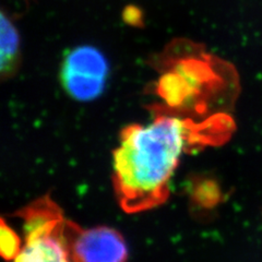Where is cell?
I'll list each match as a JSON object with an SVG mask.
<instances>
[{
	"instance_id": "1",
	"label": "cell",
	"mask_w": 262,
	"mask_h": 262,
	"mask_svg": "<svg viewBox=\"0 0 262 262\" xmlns=\"http://www.w3.org/2000/svg\"><path fill=\"white\" fill-rule=\"evenodd\" d=\"M235 129V120L224 112L195 121L160 108L150 124L127 126L113 154L114 189L121 209L138 213L161 206L183 155L223 144Z\"/></svg>"
},
{
	"instance_id": "2",
	"label": "cell",
	"mask_w": 262,
	"mask_h": 262,
	"mask_svg": "<svg viewBox=\"0 0 262 262\" xmlns=\"http://www.w3.org/2000/svg\"><path fill=\"white\" fill-rule=\"evenodd\" d=\"M173 61L158 84V93L165 102L160 110L185 115L190 110L207 112L212 102L222 108L234 104L239 81L232 64L204 53Z\"/></svg>"
},
{
	"instance_id": "3",
	"label": "cell",
	"mask_w": 262,
	"mask_h": 262,
	"mask_svg": "<svg viewBox=\"0 0 262 262\" xmlns=\"http://www.w3.org/2000/svg\"><path fill=\"white\" fill-rule=\"evenodd\" d=\"M23 222L24 244L13 262H71L63 238L66 220L49 195L15 213Z\"/></svg>"
},
{
	"instance_id": "4",
	"label": "cell",
	"mask_w": 262,
	"mask_h": 262,
	"mask_svg": "<svg viewBox=\"0 0 262 262\" xmlns=\"http://www.w3.org/2000/svg\"><path fill=\"white\" fill-rule=\"evenodd\" d=\"M110 71L108 60L100 49L92 45H80L64 55L60 82L73 100L92 102L104 93Z\"/></svg>"
},
{
	"instance_id": "5",
	"label": "cell",
	"mask_w": 262,
	"mask_h": 262,
	"mask_svg": "<svg viewBox=\"0 0 262 262\" xmlns=\"http://www.w3.org/2000/svg\"><path fill=\"white\" fill-rule=\"evenodd\" d=\"M63 238L71 262H126L128 257L124 237L111 227L83 229L67 220Z\"/></svg>"
},
{
	"instance_id": "6",
	"label": "cell",
	"mask_w": 262,
	"mask_h": 262,
	"mask_svg": "<svg viewBox=\"0 0 262 262\" xmlns=\"http://www.w3.org/2000/svg\"><path fill=\"white\" fill-rule=\"evenodd\" d=\"M2 49H0V70L3 78H10L18 70V63L20 61V48L21 40L19 31L10 15H7L5 11L2 13Z\"/></svg>"
},
{
	"instance_id": "7",
	"label": "cell",
	"mask_w": 262,
	"mask_h": 262,
	"mask_svg": "<svg viewBox=\"0 0 262 262\" xmlns=\"http://www.w3.org/2000/svg\"><path fill=\"white\" fill-rule=\"evenodd\" d=\"M22 248L19 236L13 229L2 221V256L7 261H13Z\"/></svg>"
}]
</instances>
